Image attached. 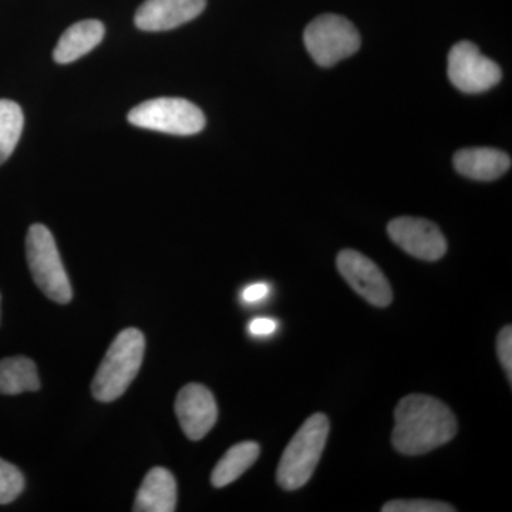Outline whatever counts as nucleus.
<instances>
[{"label":"nucleus","mask_w":512,"mask_h":512,"mask_svg":"<svg viewBox=\"0 0 512 512\" xmlns=\"http://www.w3.org/2000/svg\"><path fill=\"white\" fill-rule=\"evenodd\" d=\"M498 356H500L501 365L505 370L508 380H512V328L505 326L501 330L497 339Z\"/></svg>","instance_id":"aec40b11"},{"label":"nucleus","mask_w":512,"mask_h":512,"mask_svg":"<svg viewBox=\"0 0 512 512\" xmlns=\"http://www.w3.org/2000/svg\"><path fill=\"white\" fill-rule=\"evenodd\" d=\"M26 255L33 281L53 302L66 305L72 301L73 291L64 269L59 249L52 232L42 224L29 228L26 237Z\"/></svg>","instance_id":"20e7f679"},{"label":"nucleus","mask_w":512,"mask_h":512,"mask_svg":"<svg viewBox=\"0 0 512 512\" xmlns=\"http://www.w3.org/2000/svg\"><path fill=\"white\" fill-rule=\"evenodd\" d=\"M0 301H2V296H0Z\"/></svg>","instance_id":"5701e85b"},{"label":"nucleus","mask_w":512,"mask_h":512,"mask_svg":"<svg viewBox=\"0 0 512 512\" xmlns=\"http://www.w3.org/2000/svg\"><path fill=\"white\" fill-rule=\"evenodd\" d=\"M175 413L185 436L192 441L204 439L218 419L214 394L198 383L187 384L180 390L175 400Z\"/></svg>","instance_id":"9d476101"},{"label":"nucleus","mask_w":512,"mask_h":512,"mask_svg":"<svg viewBox=\"0 0 512 512\" xmlns=\"http://www.w3.org/2000/svg\"><path fill=\"white\" fill-rule=\"evenodd\" d=\"M336 264L343 279L367 302L377 308H386L392 303V286L372 259L353 249H345L338 255Z\"/></svg>","instance_id":"6e6552de"},{"label":"nucleus","mask_w":512,"mask_h":512,"mask_svg":"<svg viewBox=\"0 0 512 512\" xmlns=\"http://www.w3.org/2000/svg\"><path fill=\"white\" fill-rule=\"evenodd\" d=\"M39 389V373L32 359L15 356L0 360V393L15 396Z\"/></svg>","instance_id":"dca6fc26"},{"label":"nucleus","mask_w":512,"mask_h":512,"mask_svg":"<svg viewBox=\"0 0 512 512\" xmlns=\"http://www.w3.org/2000/svg\"><path fill=\"white\" fill-rule=\"evenodd\" d=\"M25 490L22 471L0 458V504H10Z\"/></svg>","instance_id":"a211bd4d"},{"label":"nucleus","mask_w":512,"mask_h":512,"mask_svg":"<svg viewBox=\"0 0 512 512\" xmlns=\"http://www.w3.org/2000/svg\"><path fill=\"white\" fill-rule=\"evenodd\" d=\"M207 0H146L136 13V26L144 32H164L191 22L204 12Z\"/></svg>","instance_id":"9b49d317"},{"label":"nucleus","mask_w":512,"mask_h":512,"mask_svg":"<svg viewBox=\"0 0 512 512\" xmlns=\"http://www.w3.org/2000/svg\"><path fill=\"white\" fill-rule=\"evenodd\" d=\"M503 73L493 60L481 55L473 42H458L448 53V79L460 92L484 93L500 83Z\"/></svg>","instance_id":"0eeeda50"},{"label":"nucleus","mask_w":512,"mask_h":512,"mask_svg":"<svg viewBox=\"0 0 512 512\" xmlns=\"http://www.w3.org/2000/svg\"><path fill=\"white\" fill-rule=\"evenodd\" d=\"M456 434V417L436 397L409 394L394 410L392 443L404 456L430 453L453 440Z\"/></svg>","instance_id":"f257e3e1"},{"label":"nucleus","mask_w":512,"mask_h":512,"mask_svg":"<svg viewBox=\"0 0 512 512\" xmlns=\"http://www.w3.org/2000/svg\"><path fill=\"white\" fill-rule=\"evenodd\" d=\"M146 338L136 328L123 330L111 343L92 383L93 397L110 403L123 396L143 365Z\"/></svg>","instance_id":"f03ea898"},{"label":"nucleus","mask_w":512,"mask_h":512,"mask_svg":"<svg viewBox=\"0 0 512 512\" xmlns=\"http://www.w3.org/2000/svg\"><path fill=\"white\" fill-rule=\"evenodd\" d=\"M329 429L325 414H312L289 441L276 471V481L284 490H299L311 480L325 450Z\"/></svg>","instance_id":"7ed1b4c3"},{"label":"nucleus","mask_w":512,"mask_h":512,"mask_svg":"<svg viewBox=\"0 0 512 512\" xmlns=\"http://www.w3.org/2000/svg\"><path fill=\"white\" fill-rule=\"evenodd\" d=\"M457 173L476 181H494L511 168V157L487 147L464 148L454 156Z\"/></svg>","instance_id":"f8f14e48"},{"label":"nucleus","mask_w":512,"mask_h":512,"mask_svg":"<svg viewBox=\"0 0 512 512\" xmlns=\"http://www.w3.org/2000/svg\"><path fill=\"white\" fill-rule=\"evenodd\" d=\"M133 126L174 136H194L205 127L200 107L178 97H160L144 101L128 113Z\"/></svg>","instance_id":"39448f33"},{"label":"nucleus","mask_w":512,"mask_h":512,"mask_svg":"<svg viewBox=\"0 0 512 512\" xmlns=\"http://www.w3.org/2000/svg\"><path fill=\"white\" fill-rule=\"evenodd\" d=\"M387 234L397 247L423 261H439L447 252V241L439 227L423 218H396L387 225Z\"/></svg>","instance_id":"1a4fd4ad"},{"label":"nucleus","mask_w":512,"mask_h":512,"mask_svg":"<svg viewBox=\"0 0 512 512\" xmlns=\"http://www.w3.org/2000/svg\"><path fill=\"white\" fill-rule=\"evenodd\" d=\"M278 329V323L274 319L256 318L249 323V332L254 336H269Z\"/></svg>","instance_id":"4be33fe9"},{"label":"nucleus","mask_w":512,"mask_h":512,"mask_svg":"<svg viewBox=\"0 0 512 512\" xmlns=\"http://www.w3.org/2000/svg\"><path fill=\"white\" fill-rule=\"evenodd\" d=\"M177 505V483L170 471L156 467L148 471L137 491L136 512H173Z\"/></svg>","instance_id":"ddd939ff"},{"label":"nucleus","mask_w":512,"mask_h":512,"mask_svg":"<svg viewBox=\"0 0 512 512\" xmlns=\"http://www.w3.org/2000/svg\"><path fill=\"white\" fill-rule=\"evenodd\" d=\"M303 40L309 55L322 67H332L348 59L362 45L356 26L333 13L313 19L305 30Z\"/></svg>","instance_id":"423d86ee"},{"label":"nucleus","mask_w":512,"mask_h":512,"mask_svg":"<svg viewBox=\"0 0 512 512\" xmlns=\"http://www.w3.org/2000/svg\"><path fill=\"white\" fill-rule=\"evenodd\" d=\"M259 444L255 441H242L229 448L212 471L211 483L222 488L237 481L249 467L254 466L259 457Z\"/></svg>","instance_id":"2eb2a0df"},{"label":"nucleus","mask_w":512,"mask_h":512,"mask_svg":"<svg viewBox=\"0 0 512 512\" xmlns=\"http://www.w3.org/2000/svg\"><path fill=\"white\" fill-rule=\"evenodd\" d=\"M383 512H454L456 508L441 501L394 500L384 504Z\"/></svg>","instance_id":"6ab92c4d"},{"label":"nucleus","mask_w":512,"mask_h":512,"mask_svg":"<svg viewBox=\"0 0 512 512\" xmlns=\"http://www.w3.org/2000/svg\"><path fill=\"white\" fill-rule=\"evenodd\" d=\"M25 117L18 103L0 100V165L6 163L18 146Z\"/></svg>","instance_id":"f3484780"},{"label":"nucleus","mask_w":512,"mask_h":512,"mask_svg":"<svg viewBox=\"0 0 512 512\" xmlns=\"http://www.w3.org/2000/svg\"><path fill=\"white\" fill-rule=\"evenodd\" d=\"M104 32V25L99 20L90 19L74 23L60 37L53 57L60 64L76 62L100 45Z\"/></svg>","instance_id":"4468645a"},{"label":"nucleus","mask_w":512,"mask_h":512,"mask_svg":"<svg viewBox=\"0 0 512 512\" xmlns=\"http://www.w3.org/2000/svg\"><path fill=\"white\" fill-rule=\"evenodd\" d=\"M269 293V285L264 282H258V284H252L242 291V301L245 303H256L261 302L265 299Z\"/></svg>","instance_id":"412c9836"}]
</instances>
